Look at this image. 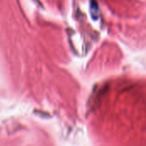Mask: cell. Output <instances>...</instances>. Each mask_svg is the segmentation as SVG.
Instances as JSON below:
<instances>
[{
	"label": "cell",
	"mask_w": 146,
	"mask_h": 146,
	"mask_svg": "<svg viewBox=\"0 0 146 146\" xmlns=\"http://www.w3.org/2000/svg\"><path fill=\"white\" fill-rule=\"evenodd\" d=\"M90 11L91 15L93 20H97L98 18V11H99V7L96 0H91L90 3Z\"/></svg>",
	"instance_id": "cell-1"
}]
</instances>
